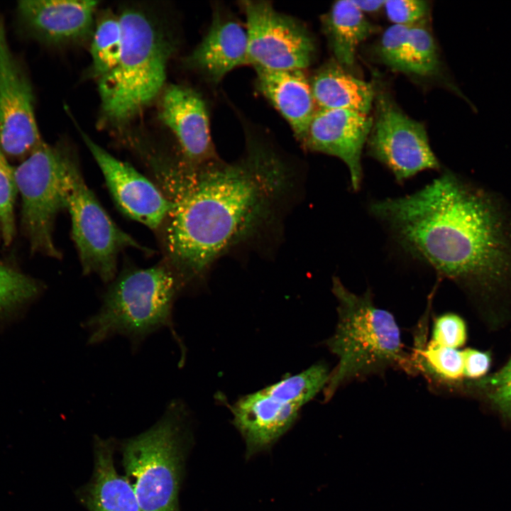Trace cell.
Masks as SVG:
<instances>
[{"mask_svg": "<svg viewBox=\"0 0 511 511\" xmlns=\"http://www.w3.org/2000/svg\"><path fill=\"white\" fill-rule=\"evenodd\" d=\"M145 160L171 203L160 229L167 264L183 286L263 224L289 182L283 161L257 142L231 164L192 165L156 151Z\"/></svg>", "mask_w": 511, "mask_h": 511, "instance_id": "6da1fadb", "label": "cell"}, {"mask_svg": "<svg viewBox=\"0 0 511 511\" xmlns=\"http://www.w3.org/2000/svg\"><path fill=\"white\" fill-rule=\"evenodd\" d=\"M370 211L407 253L456 281L492 286L511 279V221L488 193L446 172Z\"/></svg>", "mask_w": 511, "mask_h": 511, "instance_id": "7a4b0ae2", "label": "cell"}, {"mask_svg": "<svg viewBox=\"0 0 511 511\" xmlns=\"http://www.w3.org/2000/svg\"><path fill=\"white\" fill-rule=\"evenodd\" d=\"M123 46L116 67L97 79L101 120L120 127L133 119L161 92L172 46L146 13L126 9L119 16Z\"/></svg>", "mask_w": 511, "mask_h": 511, "instance_id": "3957f363", "label": "cell"}, {"mask_svg": "<svg viewBox=\"0 0 511 511\" xmlns=\"http://www.w3.org/2000/svg\"><path fill=\"white\" fill-rule=\"evenodd\" d=\"M182 285L166 264L124 269L109 283L99 310L83 323L87 344L126 337L133 351L151 334L173 328L174 302Z\"/></svg>", "mask_w": 511, "mask_h": 511, "instance_id": "277c9868", "label": "cell"}, {"mask_svg": "<svg viewBox=\"0 0 511 511\" xmlns=\"http://www.w3.org/2000/svg\"><path fill=\"white\" fill-rule=\"evenodd\" d=\"M332 291L339 303V319L327 346L339 362L325 387L326 400L348 380L380 372L403 359L397 322L392 314L373 304L370 290L356 295L334 278Z\"/></svg>", "mask_w": 511, "mask_h": 511, "instance_id": "5b68a950", "label": "cell"}, {"mask_svg": "<svg viewBox=\"0 0 511 511\" xmlns=\"http://www.w3.org/2000/svg\"><path fill=\"white\" fill-rule=\"evenodd\" d=\"M183 403L170 402L155 424L121 441L122 466L141 511H180L179 492L190 444Z\"/></svg>", "mask_w": 511, "mask_h": 511, "instance_id": "8992f818", "label": "cell"}, {"mask_svg": "<svg viewBox=\"0 0 511 511\" xmlns=\"http://www.w3.org/2000/svg\"><path fill=\"white\" fill-rule=\"evenodd\" d=\"M63 189L72 236L84 275H97L109 284L117 275V258L121 251L135 248L150 251L112 221L87 186L71 149L65 162Z\"/></svg>", "mask_w": 511, "mask_h": 511, "instance_id": "52a82bcc", "label": "cell"}, {"mask_svg": "<svg viewBox=\"0 0 511 511\" xmlns=\"http://www.w3.org/2000/svg\"><path fill=\"white\" fill-rule=\"evenodd\" d=\"M328 369L317 363L259 391L231 407L233 423L243 437L246 456L270 449L293 425L301 408L326 385Z\"/></svg>", "mask_w": 511, "mask_h": 511, "instance_id": "ba28073f", "label": "cell"}, {"mask_svg": "<svg viewBox=\"0 0 511 511\" xmlns=\"http://www.w3.org/2000/svg\"><path fill=\"white\" fill-rule=\"evenodd\" d=\"M70 149L42 142L14 168L21 226L31 251L55 258L61 257L53 232L56 216L65 209L63 175Z\"/></svg>", "mask_w": 511, "mask_h": 511, "instance_id": "9c48e42d", "label": "cell"}, {"mask_svg": "<svg viewBox=\"0 0 511 511\" xmlns=\"http://www.w3.org/2000/svg\"><path fill=\"white\" fill-rule=\"evenodd\" d=\"M374 102L368 155L385 165L398 182L423 170L439 169L424 124L404 113L386 93L375 94Z\"/></svg>", "mask_w": 511, "mask_h": 511, "instance_id": "30bf717a", "label": "cell"}, {"mask_svg": "<svg viewBox=\"0 0 511 511\" xmlns=\"http://www.w3.org/2000/svg\"><path fill=\"white\" fill-rule=\"evenodd\" d=\"M241 4L246 18L248 64L269 70H303L310 65L316 45L300 22L267 1Z\"/></svg>", "mask_w": 511, "mask_h": 511, "instance_id": "8fae6325", "label": "cell"}, {"mask_svg": "<svg viewBox=\"0 0 511 511\" xmlns=\"http://www.w3.org/2000/svg\"><path fill=\"white\" fill-rule=\"evenodd\" d=\"M41 143L32 86L11 51L0 16V145L6 155L21 158Z\"/></svg>", "mask_w": 511, "mask_h": 511, "instance_id": "7c38bea8", "label": "cell"}, {"mask_svg": "<svg viewBox=\"0 0 511 511\" xmlns=\"http://www.w3.org/2000/svg\"><path fill=\"white\" fill-rule=\"evenodd\" d=\"M79 130L118 208L130 219L153 230L159 229L170 210L171 203L158 185Z\"/></svg>", "mask_w": 511, "mask_h": 511, "instance_id": "4fadbf2b", "label": "cell"}, {"mask_svg": "<svg viewBox=\"0 0 511 511\" xmlns=\"http://www.w3.org/2000/svg\"><path fill=\"white\" fill-rule=\"evenodd\" d=\"M369 115L348 109H317L301 141L313 152L341 160L347 166L351 187L357 191L363 177L361 155L372 127Z\"/></svg>", "mask_w": 511, "mask_h": 511, "instance_id": "5bb4252c", "label": "cell"}, {"mask_svg": "<svg viewBox=\"0 0 511 511\" xmlns=\"http://www.w3.org/2000/svg\"><path fill=\"white\" fill-rule=\"evenodd\" d=\"M159 118L175 135L185 161L201 165L215 160L207 106L195 90L180 84L166 87Z\"/></svg>", "mask_w": 511, "mask_h": 511, "instance_id": "9a60e30c", "label": "cell"}, {"mask_svg": "<svg viewBox=\"0 0 511 511\" xmlns=\"http://www.w3.org/2000/svg\"><path fill=\"white\" fill-rule=\"evenodd\" d=\"M98 2L87 0H26L18 2L16 14L30 35L50 44L87 38L94 31Z\"/></svg>", "mask_w": 511, "mask_h": 511, "instance_id": "2e32d148", "label": "cell"}, {"mask_svg": "<svg viewBox=\"0 0 511 511\" xmlns=\"http://www.w3.org/2000/svg\"><path fill=\"white\" fill-rule=\"evenodd\" d=\"M187 62L209 82H220L234 68L248 64L246 28L231 13L216 9L207 33Z\"/></svg>", "mask_w": 511, "mask_h": 511, "instance_id": "e0dca14e", "label": "cell"}, {"mask_svg": "<svg viewBox=\"0 0 511 511\" xmlns=\"http://www.w3.org/2000/svg\"><path fill=\"white\" fill-rule=\"evenodd\" d=\"M116 441L94 439V469L89 481L76 493L89 511H141L127 478L114 465Z\"/></svg>", "mask_w": 511, "mask_h": 511, "instance_id": "ac0fdd59", "label": "cell"}, {"mask_svg": "<svg viewBox=\"0 0 511 511\" xmlns=\"http://www.w3.org/2000/svg\"><path fill=\"white\" fill-rule=\"evenodd\" d=\"M259 91L272 103L302 141L317 111L309 81L302 70L255 68Z\"/></svg>", "mask_w": 511, "mask_h": 511, "instance_id": "d6986e66", "label": "cell"}, {"mask_svg": "<svg viewBox=\"0 0 511 511\" xmlns=\"http://www.w3.org/2000/svg\"><path fill=\"white\" fill-rule=\"evenodd\" d=\"M309 83L318 109H348L369 115L375 101L372 84L347 72L336 62L321 67Z\"/></svg>", "mask_w": 511, "mask_h": 511, "instance_id": "ffe728a7", "label": "cell"}, {"mask_svg": "<svg viewBox=\"0 0 511 511\" xmlns=\"http://www.w3.org/2000/svg\"><path fill=\"white\" fill-rule=\"evenodd\" d=\"M322 25L336 62L344 68L354 64L358 46L377 30L351 0L334 2Z\"/></svg>", "mask_w": 511, "mask_h": 511, "instance_id": "44dd1931", "label": "cell"}, {"mask_svg": "<svg viewBox=\"0 0 511 511\" xmlns=\"http://www.w3.org/2000/svg\"><path fill=\"white\" fill-rule=\"evenodd\" d=\"M123 46V29L119 17L106 14L99 19L92 33L90 48L92 69L97 79L117 65Z\"/></svg>", "mask_w": 511, "mask_h": 511, "instance_id": "7402d4cb", "label": "cell"}, {"mask_svg": "<svg viewBox=\"0 0 511 511\" xmlns=\"http://www.w3.org/2000/svg\"><path fill=\"white\" fill-rule=\"evenodd\" d=\"M439 65L437 47L425 21L410 26L404 72L430 76L437 71Z\"/></svg>", "mask_w": 511, "mask_h": 511, "instance_id": "603a6c76", "label": "cell"}, {"mask_svg": "<svg viewBox=\"0 0 511 511\" xmlns=\"http://www.w3.org/2000/svg\"><path fill=\"white\" fill-rule=\"evenodd\" d=\"M40 290L34 279L0 262V317L33 300Z\"/></svg>", "mask_w": 511, "mask_h": 511, "instance_id": "cb8c5ba5", "label": "cell"}, {"mask_svg": "<svg viewBox=\"0 0 511 511\" xmlns=\"http://www.w3.org/2000/svg\"><path fill=\"white\" fill-rule=\"evenodd\" d=\"M17 186L13 168L0 145V244L9 246L15 234L14 204Z\"/></svg>", "mask_w": 511, "mask_h": 511, "instance_id": "d4e9b609", "label": "cell"}, {"mask_svg": "<svg viewBox=\"0 0 511 511\" xmlns=\"http://www.w3.org/2000/svg\"><path fill=\"white\" fill-rule=\"evenodd\" d=\"M422 356L426 368L443 379L456 380L463 375V351L431 341Z\"/></svg>", "mask_w": 511, "mask_h": 511, "instance_id": "484cf974", "label": "cell"}, {"mask_svg": "<svg viewBox=\"0 0 511 511\" xmlns=\"http://www.w3.org/2000/svg\"><path fill=\"white\" fill-rule=\"evenodd\" d=\"M410 26L393 24L383 33L377 53L380 61L392 70L404 72Z\"/></svg>", "mask_w": 511, "mask_h": 511, "instance_id": "4316f807", "label": "cell"}, {"mask_svg": "<svg viewBox=\"0 0 511 511\" xmlns=\"http://www.w3.org/2000/svg\"><path fill=\"white\" fill-rule=\"evenodd\" d=\"M383 9L393 24L412 26L425 21L429 4L422 0H386Z\"/></svg>", "mask_w": 511, "mask_h": 511, "instance_id": "83f0119b", "label": "cell"}, {"mask_svg": "<svg viewBox=\"0 0 511 511\" xmlns=\"http://www.w3.org/2000/svg\"><path fill=\"white\" fill-rule=\"evenodd\" d=\"M466 339V328L463 320L456 314H446L434 322L432 341L452 348L464 344Z\"/></svg>", "mask_w": 511, "mask_h": 511, "instance_id": "f1b7e54d", "label": "cell"}, {"mask_svg": "<svg viewBox=\"0 0 511 511\" xmlns=\"http://www.w3.org/2000/svg\"><path fill=\"white\" fill-rule=\"evenodd\" d=\"M489 397L499 410L511 418V359L498 373L487 380Z\"/></svg>", "mask_w": 511, "mask_h": 511, "instance_id": "f546056e", "label": "cell"}, {"mask_svg": "<svg viewBox=\"0 0 511 511\" xmlns=\"http://www.w3.org/2000/svg\"><path fill=\"white\" fill-rule=\"evenodd\" d=\"M463 375L474 378L488 371L490 363L488 353L468 348L463 351Z\"/></svg>", "mask_w": 511, "mask_h": 511, "instance_id": "4dcf8cb0", "label": "cell"}, {"mask_svg": "<svg viewBox=\"0 0 511 511\" xmlns=\"http://www.w3.org/2000/svg\"><path fill=\"white\" fill-rule=\"evenodd\" d=\"M353 4L365 14L373 13L383 8L385 0H351Z\"/></svg>", "mask_w": 511, "mask_h": 511, "instance_id": "1f68e13d", "label": "cell"}]
</instances>
